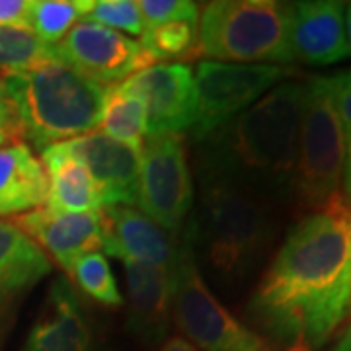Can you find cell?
<instances>
[{"mask_svg": "<svg viewBox=\"0 0 351 351\" xmlns=\"http://www.w3.org/2000/svg\"><path fill=\"white\" fill-rule=\"evenodd\" d=\"M248 313L271 338L311 350L350 316L351 205L339 191L289 230Z\"/></svg>", "mask_w": 351, "mask_h": 351, "instance_id": "1", "label": "cell"}, {"mask_svg": "<svg viewBox=\"0 0 351 351\" xmlns=\"http://www.w3.org/2000/svg\"><path fill=\"white\" fill-rule=\"evenodd\" d=\"M304 82L287 78L199 145V174L267 203L293 197Z\"/></svg>", "mask_w": 351, "mask_h": 351, "instance_id": "2", "label": "cell"}, {"mask_svg": "<svg viewBox=\"0 0 351 351\" xmlns=\"http://www.w3.org/2000/svg\"><path fill=\"white\" fill-rule=\"evenodd\" d=\"M199 203L184 234L215 283L240 287L274 242V205L221 178L199 174Z\"/></svg>", "mask_w": 351, "mask_h": 351, "instance_id": "3", "label": "cell"}, {"mask_svg": "<svg viewBox=\"0 0 351 351\" xmlns=\"http://www.w3.org/2000/svg\"><path fill=\"white\" fill-rule=\"evenodd\" d=\"M4 78L18 135L39 151L100 127L106 90L59 57Z\"/></svg>", "mask_w": 351, "mask_h": 351, "instance_id": "4", "label": "cell"}, {"mask_svg": "<svg viewBox=\"0 0 351 351\" xmlns=\"http://www.w3.org/2000/svg\"><path fill=\"white\" fill-rule=\"evenodd\" d=\"M293 4L276 0H217L203 6L197 22V55L219 63L287 64Z\"/></svg>", "mask_w": 351, "mask_h": 351, "instance_id": "5", "label": "cell"}, {"mask_svg": "<svg viewBox=\"0 0 351 351\" xmlns=\"http://www.w3.org/2000/svg\"><path fill=\"white\" fill-rule=\"evenodd\" d=\"M346 154L348 141L336 108L332 76H311L304 82L293 189V197L301 209H318L338 193Z\"/></svg>", "mask_w": 351, "mask_h": 351, "instance_id": "6", "label": "cell"}, {"mask_svg": "<svg viewBox=\"0 0 351 351\" xmlns=\"http://www.w3.org/2000/svg\"><path fill=\"white\" fill-rule=\"evenodd\" d=\"M172 320L199 351H263V339L228 313L201 277L188 237L172 265Z\"/></svg>", "mask_w": 351, "mask_h": 351, "instance_id": "7", "label": "cell"}, {"mask_svg": "<svg viewBox=\"0 0 351 351\" xmlns=\"http://www.w3.org/2000/svg\"><path fill=\"white\" fill-rule=\"evenodd\" d=\"M291 76L293 71L279 64L201 61L193 71L195 119L189 133L201 143Z\"/></svg>", "mask_w": 351, "mask_h": 351, "instance_id": "8", "label": "cell"}, {"mask_svg": "<svg viewBox=\"0 0 351 351\" xmlns=\"http://www.w3.org/2000/svg\"><path fill=\"white\" fill-rule=\"evenodd\" d=\"M137 205L166 232L174 237L184 232L193 207V182L180 133H154L145 138Z\"/></svg>", "mask_w": 351, "mask_h": 351, "instance_id": "9", "label": "cell"}, {"mask_svg": "<svg viewBox=\"0 0 351 351\" xmlns=\"http://www.w3.org/2000/svg\"><path fill=\"white\" fill-rule=\"evenodd\" d=\"M55 47L64 63L101 86L121 84L129 76L154 64L141 41L84 20Z\"/></svg>", "mask_w": 351, "mask_h": 351, "instance_id": "10", "label": "cell"}, {"mask_svg": "<svg viewBox=\"0 0 351 351\" xmlns=\"http://www.w3.org/2000/svg\"><path fill=\"white\" fill-rule=\"evenodd\" d=\"M121 86L137 94L147 108V135L189 131L195 119V80L186 63L151 64Z\"/></svg>", "mask_w": 351, "mask_h": 351, "instance_id": "11", "label": "cell"}, {"mask_svg": "<svg viewBox=\"0 0 351 351\" xmlns=\"http://www.w3.org/2000/svg\"><path fill=\"white\" fill-rule=\"evenodd\" d=\"M49 274L47 254L14 223L0 221V348L25 297Z\"/></svg>", "mask_w": 351, "mask_h": 351, "instance_id": "12", "label": "cell"}, {"mask_svg": "<svg viewBox=\"0 0 351 351\" xmlns=\"http://www.w3.org/2000/svg\"><path fill=\"white\" fill-rule=\"evenodd\" d=\"M63 145L88 168L104 207L137 205L141 152L113 141L100 131L64 141Z\"/></svg>", "mask_w": 351, "mask_h": 351, "instance_id": "13", "label": "cell"}, {"mask_svg": "<svg viewBox=\"0 0 351 351\" xmlns=\"http://www.w3.org/2000/svg\"><path fill=\"white\" fill-rule=\"evenodd\" d=\"M14 225L47 252L55 262L69 271V267L84 254L98 252L104 242V213H64L49 207L16 217Z\"/></svg>", "mask_w": 351, "mask_h": 351, "instance_id": "14", "label": "cell"}, {"mask_svg": "<svg viewBox=\"0 0 351 351\" xmlns=\"http://www.w3.org/2000/svg\"><path fill=\"white\" fill-rule=\"evenodd\" d=\"M104 242L106 254L121 262L147 263L172 269L178 256L180 237L166 232L141 209L127 205H110L104 211Z\"/></svg>", "mask_w": 351, "mask_h": 351, "instance_id": "15", "label": "cell"}, {"mask_svg": "<svg viewBox=\"0 0 351 351\" xmlns=\"http://www.w3.org/2000/svg\"><path fill=\"white\" fill-rule=\"evenodd\" d=\"M291 45L295 61L326 66L350 57L346 38V4L306 0L293 4Z\"/></svg>", "mask_w": 351, "mask_h": 351, "instance_id": "16", "label": "cell"}, {"mask_svg": "<svg viewBox=\"0 0 351 351\" xmlns=\"http://www.w3.org/2000/svg\"><path fill=\"white\" fill-rule=\"evenodd\" d=\"M22 351H94L90 318L66 277L53 281Z\"/></svg>", "mask_w": 351, "mask_h": 351, "instance_id": "17", "label": "cell"}, {"mask_svg": "<svg viewBox=\"0 0 351 351\" xmlns=\"http://www.w3.org/2000/svg\"><path fill=\"white\" fill-rule=\"evenodd\" d=\"M129 332L147 346L162 343L172 320V269L123 260Z\"/></svg>", "mask_w": 351, "mask_h": 351, "instance_id": "18", "label": "cell"}, {"mask_svg": "<svg viewBox=\"0 0 351 351\" xmlns=\"http://www.w3.org/2000/svg\"><path fill=\"white\" fill-rule=\"evenodd\" d=\"M47 203L43 164L24 141L0 145V217H20Z\"/></svg>", "mask_w": 351, "mask_h": 351, "instance_id": "19", "label": "cell"}, {"mask_svg": "<svg viewBox=\"0 0 351 351\" xmlns=\"http://www.w3.org/2000/svg\"><path fill=\"white\" fill-rule=\"evenodd\" d=\"M41 164L47 176L45 207L64 213L100 211V193L92 176L63 143L43 149Z\"/></svg>", "mask_w": 351, "mask_h": 351, "instance_id": "20", "label": "cell"}, {"mask_svg": "<svg viewBox=\"0 0 351 351\" xmlns=\"http://www.w3.org/2000/svg\"><path fill=\"white\" fill-rule=\"evenodd\" d=\"M100 133L141 152L147 138V108L137 94L121 84L106 90Z\"/></svg>", "mask_w": 351, "mask_h": 351, "instance_id": "21", "label": "cell"}, {"mask_svg": "<svg viewBox=\"0 0 351 351\" xmlns=\"http://www.w3.org/2000/svg\"><path fill=\"white\" fill-rule=\"evenodd\" d=\"M57 59V47L39 39L32 29L0 27V71L4 76L20 75Z\"/></svg>", "mask_w": 351, "mask_h": 351, "instance_id": "22", "label": "cell"}, {"mask_svg": "<svg viewBox=\"0 0 351 351\" xmlns=\"http://www.w3.org/2000/svg\"><path fill=\"white\" fill-rule=\"evenodd\" d=\"M92 6L94 0H32L29 29L45 43L57 45L86 18Z\"/></svg>", "mask_w": 351, "mask_h": 351, "instance_id": "23", "label": "cell"}, {"mask_svg": "<svg viewBox=\"0 0 351 351\" xmlns=\"http://www.w3.org/2000/svg\"><path fill=\"white\" fill-rule=\"evenodd\" d=\"M69 276L73 277L76 287L96 302H101L106 306L123 304V297L117 289L110 262L101 252H90L78 258L69 267Z\"/></svg>", "mask_w": 351, "mask_h": 351, "instance_id": "24", "label": "cell"}, {"mask_svg": "<svg viewBox=\"0 0 351 351\" xmlns=\"http://www.w3.org/2000/svg\"><path fill=\"white\" fill-rule=\"evenodd\" d=\"M141 45L149 53L152 63L176 61L193 55L197 49V24L170 22L147 27L141 36Z\"/></svg>", "mask_w": 351, "mask_h": 351, "instance_id": "25", "label": "cell"}, {"mask_svg": "<svg viewBox=\"0 0 351 351\" xmlns=\"http://www.w3.org/2000/svg\"><path fill=\"white\" fill-rule=\"evenodd\" d=\"M84 22L100 24L131 36H143L147 25L135 0H94Z\"/></svg>", "mask_w": 351, "mask_h": 351, "instance_id": "26", "label": "cell"}, {"mask_svg": "<svg viewBox=\"0 0 351 351\" xmlns=\"http://www.w3.org/2000/svg\"><path fill=\"white\" fill-rule=\"evenodd\" d=\"M138 10L147 27L170 22H199V8L189 0H138Z\"/></svg>", "mask_w": 351, "mask_h": 351, "instance_id": "27", "label": "cell"}, {"mask_svg": "<svg viewBox=\"0 0 351 351\" xmlns=\"http://www.w3.org/2000/svg\"><path fill=\"white\" fill-rule=\"evenodd\" d=\"M334 82V98L346 138H351V69L346 73L332 76Z\"/></svg>", "mask_w": 351, "mask_h": 351, "instance_id": "28", "label": "cell"}, {"mask_svg": "<svg viewBox=\"0 0 351 351\" xmlns=\"http://www.w3.org/2000/svg\"><path fill=\"white\" fill-rule=\"evenodd\" d=\"M32 0H0V27L29 29Z\"/></svg>", "mask_w": 351, "mask_h": 351, "instance_id": "29", "label": "cell"}, {"mask_svg": "<svg viewBox=\"0 0 351 351\" xmlns=\"http://www.w3.org/2000/svg\"><path fill=\"white\" fill-rule=\"evenodd\" d=\"M0 133L10 138L18 137L12 108H10V101H8V96H6V88H4V78L2 76H0Z\"/></svg>", "mask_w": 351, "mask_h": 351, "instance_id": "30", "label": "cell"}, {"mask_svg": "<svg viewBox=\"0 0 351 351\" xmlns=\"http://www.w3.org/2000/svg\"><path fill=\"white\" fill-rule=\"evenodd\" d=\"M160 351H199L191 341H188L182 336H172V338L164 339Z\"/></svg>", "mask_w": 351, "mask_h": 351, "instance_id": "31", "label": "cell"}, {"mask_svg": "<svg viewBox=\"0 0 351 351\" xmlns=\"http://www.w3.org/2000/svg\"><path fill=\"white\" fill-rule=\"evenodd\" d=\"M348 141V154H346V168H343V182H346V199L351 205V138Z\"/></svg>", "mask_w": 351, "mask_h": 351, "instance_id": "32", "label": "cell"}, {"mask_svg": "<svg viewBox=\"0 0 351 351\" xmlns=\"http://www.w3.org/2000/svg\"><path fill=\"white\" fill-rule=\"evenodd\" d=\"M330 351H351V324H348V328L339 334L338 341Z\"/></svg>", "mask_w": 351, "mask_h": 351, "instance_id": "33", "label": "cell"}, {"mask_svg": "<svg viewBox=\"0 0 351 351\" xmlns=\"http://www.w3.org/2000/svg\"><path fill=\"white\" fill-rule=\"evenodd\" d=\"M346 38H348V49L351 57V2L346 6Z\"/></svg>", "mask_w": 351, "mask_h": 351, "instance_id": "34", "label": "cell"}, {"mask_svg": "<svg viewBox=\"0 0 351 351\" xmlns=\"http://www.w3.org/2000/svg\"><path fill=\"white\" fill-rule=\"evenodd\" d=\"M285 351H314L311 350L308 346H304V343H293V346H289V350Z\"/></svg>", "mask_w": 351, "mask_h": 351, "instance_id": "35", "label": "cell"}, {"mask_svg": "<svg viewBox=\"0 0 351 351\" xmlns=\"http://www.w3.org/2000/svg\"><path fill=\"white\" fill-rule=\"evenodd\" d=\"M10 141H14V138L6 137V135H2V133H0V145H6V143H10Z\"/></svg>", "mask_w": 351, "mask_h": 351, "instance_id": "36", "label": "cell"}]
</instances>
